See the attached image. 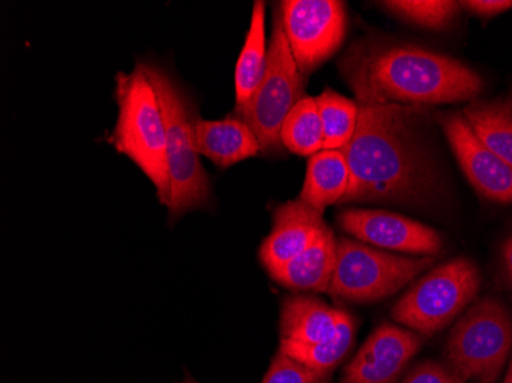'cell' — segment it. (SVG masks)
<instances>
[{"label": "cell", "mask_w": 512, "mask_h": 383, "mask_svg": "<svg viewBox=\"0 0 512 383\" xmlns=\"http://www.w3.org/2000/svg\"><path fill=\"white\" fill-rule=\"evenodd\" d=\"M338 261V239L325 226L304 252L272 276L276 282L295 292H329Z\"/></svg>", "instance_id": "15"}, {"label": "cell", "mask_w": 512, "mask_h": 383, "mask_svg": "<svg viewBox=\"0 0 512 383\" xmlns=\"http://www.w3.org/2000/svg\"><path fill=\"white\" fill-rule=\"evenodd\" d=\"M511 103H512V92H511Z\"/></svg>", "instance_id": "30"}, {"label": "cell", "mask_w": 512, "mask_h": 383, "mask_svg": "<svg viewBox=\"0 0 512 383\" xmlns=\"http://www.w3.org/2000/svg\"><path fill=\"white\" fill-rule=\"evenodd\" d=\"M339 68L358 103L448 105L473 100L483 88L470 66L408 43H358Z\"/></svg>", "instance_id": "2"}, {"label": "cell", "mask_w": 512, "mask_h": 383, "mask_svg": "<svg viewBox=\"0 0 512 383\" xmlns=\"http://www.w3.org/2000/svg\"><path fill=\"white\" fill-rule=\"evenodd\" d=\"M477 137L512 169V103L473 102L463 109Z\"/></svg>", "instance_id": "19"}, {"label": "cell", "mask_w": 512, "mask_h": 383, "mask_svg": "<svg viewBox=\"0 0 512 383\" xmlns=\"http://www.w3.org/2000/svg\"><path fill=\"white\" fill-rule=\"evenodd\" d=\"M281 143L296 155L312 157L324 149V131L315 97L306 95L284 120Z\"/></svg>", "instance_id": "21"}, {"label": "cell", "mask_w": 512, "mask_h": 383, "mask_svg": "<svg viewBox=\"0 0 512 383\" xmlns=\"http://www.w3.org/2000/svg\"><path fill=\"white\" fill-rule=\"evenodd\" d=\"M382 5L401 19L416 23L419 27L442 30L450 27L460 4L451 0H391Z\"/></svg>", "instance_id": "23"}, {"label": "cell", "mask_w": 512, "mask_h": 383, "mask_svg": "<svg viewBox=\"0 0 512 383\" xmlns=\"http://www.w3.org/2000/svg\"><path fill=\"white\" fill-rule=\"evenodd\" d=\"M440 126L471 186L486 200L512 203V169L483 145L467 117L459 112L442 114Z\"/></svg>", "instance_id": "10"}, {"label": "cell", "mask_w": 512, "mask_h": 383, "mask_svg": "<svg viewBox=\"0 0 512 383\" xmlns=\"http://www.w3.org/2000/svg\"><path fill=\"white\" fill-rule=\"evenodd\" d=\"M267 57H269V45L266 39V4L258 0L253 4L249 33L235 69L237 111L243 109L252 100L256 89L263 82L267 69Z\"/></svg>", "instance_id": "18"}, {"label": "cell", "mask_w": 512, "mask_h": 383, "mask_svg": "<svg viewBox=\"0 0 512 383\" xmlns=\"http://www.w3.org/2000/svg\"><path fill=\"white\" fill-rule=\"evenodd\" d=\"M350 187V169L342 151L312 155L307 164L306 180L299 200L324 213L332 204L342 203Z\"/></svg>", "instance_id": "17"}, {"label": "cell", "mask_w": 512, "mask_h": 383, "mask_svg": "<svg viewBox=\"0 0 512 383\" xmlns=\"http://www.w3.org/2000/svg\"><path fill=\"white\" fill-rule=\"evenodd\" d=\"M512 350V318L502 302L485 298L451 330L445 357L465 380L494 383Z\"/></svg>", "instance_id": "5"}, {"label": "cell", "mask_w": 512, "mask_h": 383, "mask_svg": "<svg viewBox=\"0 0 512 383\" xmlns=\"http://www.w3.org/2000/svg\"><path fill=\"white\" fill-rule=\"evenodd\" d=\"M430 256H398L350 238L338 239V261L329 292L344 301L376 302L398 293L431 266Z\"/></svg>", "instance_id": "7"}, {"label": "cell", "mask_w": 512, "mask_h": 383, "mask_svg": "<svg viewBox=\"0 0 512 383\" xmlns=\"http://www.w3.org/2000/svg\"><path fill=\"white\" fill-rule=\"evenodd\" d=\"M115 82L119 118L109 141L142 169L157 189L160 203L168 206L171 198L168 137L157 91L142 63L132 73L117 74Z\"/></svg>", "instance_id": "3"}, {"label": "cell", "mask_w": 512, "mask_h": 383, "mask_svg": "<svg viewBox=\"0 0 512 383\" xmlns=\"http://www.w3.org/2000/svg\"><path fill=\"white\" fill-rule=\"evenodd\" d=\"M304 88L306 76L293 59L281 17L276 14L263 82L252 100L237 111L240 114L238 117L243 118L260 141L261 151L275 152L281 149L284 120L296 103L306 97Z\"/></svg>", "instance_id": "8"}, {"label": "cell", "mask_w": 512, "mask_h": 383, "mask_svg": "<svg viewBox=\"0 0 512 383\" xmlns=\"http://www.w3.org/2000/svg\"><path fill=\"white\" fill-rule=\"evenodd\" d=\"M325 226L322 213L299 198L279 206L273 215L272 232L260 249L261 262L270 276L304 252Z\"/></svg>", "instance_id": "13"}, {"label": "cell", "mask_w": 512, "mask_h": 383, "mask_svg": "<svg viewBox=\"0 0 512 383\" xmlns=\"http://www.w3.org/2000/svg\"><path fill=\"white\" fill-rule=\"evenodd\" d=\"M503 383H512V365L511 368H509V373L506 374L505 380H503Z\"/></svg>", "instance_id": "28"}, {"label": "cell", "mask_w": 512, "mask_h": 383, "mask_svg": "<svg viewBox=\"0 0 512 383\" xmlns=\"http://www.w3.org/2000/svg\"><path fill=\"white\" fill-rule=\"evenodd\" d=\"M160 100L168 137L169 177L171 198L168 210L171 217H180L188 210L204 206L209 200L211 186L194 146L192 125L198 117L191 100L160 66L142 63Z\"/></svg>", "instance_id": "4"}, {"label": "cell", "mask_w": 512, "mask_h": 383, "mask_svg": "<svg viewBox=\"0 0 512 383\" xmlns=\"http://www.w3.org/2000/svg\"><path fill=\"white\" fill-rule=\"evenodd\" d=\"M419 348L421 339L416 334L396 325H381L347 365L341 383H396Z\"/></svg>", "instance_id": "12"}, {"label": "cell", "mask_w": 512, "mask_h": 383, "mask_svg": "<svg viewBox=\"0 0 512 383\" xmlns=\"http://www.w3.org/2000/svg\"><path fill=\"white\" fill-rule=\"evenodd\" d=\"M460 5L470 13L480 17H488V19L499 16V14L512 8L511 0H467V2H462Z\"/></svg>", "instance_id": "26"}, {"label": "cell", "mask_w": 512, "mask_h": 383, "mask_svg": "<svg viewBox=\"0 0 512 383\" xmlns=\"http://www.w3.org/2000/svg\"><path fill=\"white\" fill-rule=\"evenodd\" d=\"M355 339V319L345 315L338 331L329 341L321 344H298V342L279 341V351L292 357L312 370L329 373L338 367L339 362L347 356Z\"/></svg>", "instance_id": "20"}, {"label": "cell", "mask_w": 512, "mask_h": 383, "mask_svg": "<svg viewBox=\"0 0 512 383\" xmlns=\"http://www.w3.org/2000/svg\"><path fill=\"white\" fill-rule=\"evenodd\" d=\"M339 227L361 243L376 249L410 255L433 256L442 249L436 230L398 213L385 210H345L338 217Z\"/></svg>", "instance_id": "11"}, {"label": "cell", "mask_w": 512, "mask_h": 383, "mask_svg": "<svg viewBox=\"0 0 512 383\" xmlns=\"http://www.w3.org/2000/svg\"><path fill=\"white\" fill-rule=\"evenodd\" d=\"M345 315L347 313L344 310L330 307L312 296H293L286 299L281 307V341L298 344H321L329 341L335 336Z\"/></svg>", "instance_id": "16"}, {"label": "cell", "mask_w": 512, "mask_h": 383, "mask_svg": "<svg viewBox=\"0 0 512 383\" xmlns=\"http://www.w3.org/2000/svg\"><path fill=\"white\" fill-rule=\"evenodd\" d=\"M503 259H505L506 270H508L509 276L512 279V236L506 241L505 247H503Z\"/></svg>", "instance_id": "27"}, {"label": "cell", "mask_w": 512, "mask_h": 383, "mask_svg": "<svg viewBox=\"0 0 512 383\" xmlns=\"http://www.w3.org/2000/svg\"><path fill=\"white\" fill-rule=\"evenodd\" d=\"M480 273L471 259L456 258L419 279L394 305L391 318L417 333L444 330L476 298Z\"/></svg>", "instance_id": "6"}, {"label": "cell", "mask_w": 512, "mask_h": 383, "mask_svg": "<svg viewBox=\"0 0 512 383\" xmlns=\"http://www.w3.org/2000/svg\"><path fill=\"white\" fill-rule=\"evenodd\" d=\"M456 371L437 362L428 361L417 365L402 383H465Z\"/></svg>", "instance_id": "25"}, {"label": "cell", "mask_w": 512, "mask_h": 383, "mask_svg": "<svg viewBox=\"0 0 512 383\" xmlns=\"http://www.w3.org/2000/svg\"><path fill=\"white\" fill-rule=\"evenodd\" d=\"M279 17L301 73H312L344 42L347 13L339 0H284Z\"/></svg>", "instance_id": "9"}, {"label": "cell", "mask_w": 512, "mask_h": 383, "mask_svg": "<svg viewBox=\"0 0 512 383\" xmlns=\"http://www.w3.org/2000/svg\"><path fill=\"white\" fill-rule=\"evenodd\" d=\"M183 383H198V382H195V380L192 379V377L188 376V377H186V380H184Z\"/></svg>", "instance_id": "29"}, {"label": "cell", "mask_w": 512, "mask_h": 383, "mask_svg": "<svg viewBox=\"0 0 512 383\" xmlns=\"http://www.w3.org/2000/svg\"><path fill=\"white\" fill-rule=\"evenodd\" d=\"M329 373L312 370L278 351L261 383H325Z\"/></svg>", "instance_id": "24"}, {"label": "cell", "mask_w": 512, "mask_h": 383, "mask_svg": "<svg viewBox=\"0 0 512 383\" xmlns=\"http://www.w3.org/2000/svg\"><path fill=\"white\" fill-rule=\"evenodd\" d=\"M195 151L220 167L234 166L260 154V141L241 117L224 120L195 118L192 125Z\"/></svg>", "instance_id": "14"}, {"label": "cell", "mask_w": 512, "mask_h": 383, "mask_svg": "<svg viewBox=\"0 0 512 383\" xmlns=\"http://www.w3.org/2000/svg\"><path fill=\"white\" fill-rule=\"evenodd\" d=\"M352 140L341 149L350 169L342 203L407 204L425 200L436 175L416 134L417 106L358 103Z\"/></svg>", "instance_id": "1"}, {"label": "cell", "mask_w": 512, "mask_h": 383, "mask_svg": "<svg viewBox=\"0 0 512 383\" xmlns=\"http://www.w3.org/2000/svg\"><path fill=\"white\" fill-rule=\"evenodd\" d=\"M324 131L325 151H341L352 140L358 126L359 105L333 89L315 97Z\"/></svg>", "instance_id": "22"}]
</instances>
